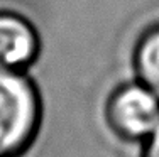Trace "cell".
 <instances>
[{"label": "cell", "mask_w": 159, "mask_h": 157, "mask_svg": "<svg viewBox=\"0 0 159 157\" xmlns=\"http://www.w3.org/2000/svg\"><path fill=\"white\" fill-rule=\"evenodd\" d=\"M132 68L139 83L159 98V24L149 27L135 42Z\"/></svg>", "instance_id": "277c9868"}, {"label": "cell", "mask_w": 159, "mask_h": 157, "mask_svg": "<svg viewBox=\"0 0 159 157\" xmlns=\"http://www.w3.org/2000/svg\"><path fill=\"white\" fill-rule=\"evenodd\" d=\"M144 142L146 144H144L141 157H159V123Z\"/></svg>", "instance_id": "5b68a950"}, {"label": "cell", "mask_w": 159, "mask_h": 157, "mask_svg": "<svg viewBox=\"0 0 159 157\" xmlns=\"http://www.w3.org/2000/svg\"><path fill=\"white\" fill-rule=\"evenodd\" d=\"M41 51L43 41L32 22L14 10H0V69L27 71Z\"/></svg>", "instance_id": "3957f363"}, {"label": "cell", "mask_w": 159, "mask_h": 157, "mask_svg": "<svg viewBox=\"0 0 159 157\" xmlns=\"http://www.w3.org/2000/svg\"><path fill=\"white\" fill-rule=\"evenodd\" d=\"M105 120L120 140H146L159 123V98L139 81L119 85L107 98Z\"/></svg>", "instance_id": "7a4b0ae2"}, {"label": "cell", "mask_w": 159, "mask_h": 157, "mask_svg": "<svg viewBox=\"0 0 159 157\" xmlns=\"http://www.w3.org/2000/svg\"><path fill=\"white\" fill-rule=\"evenodd\" d=\"M37 86L24 71L0 69V157H20L41 129Z\"/></svg>", "instance_id": "6da1fadb"}]
</instances>
